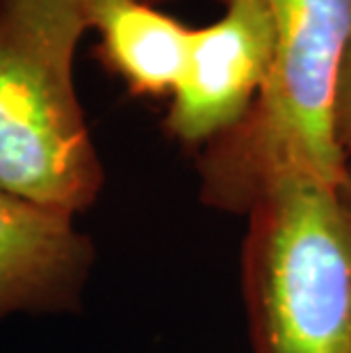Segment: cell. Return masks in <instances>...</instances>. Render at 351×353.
<instances>
[{
	"label": "cell",
	"instance_id": "3",
	"mask_svg": "<svg viewBox=\"0 0 351 353\" xmlns=\"http://www.w3.org/2000/svg\"><path fill=\"white\" fill-rule=\"evenodd\" d=\"M246 216L242 292L253 353H351L347 187L283 174Z\"/></svg>",
	"mask_w": 351,
	"mask_h": 353
},
{
	"label": "cell",
	"instance_id": "9",
	"mask_svg": "<svg viewBox=\"0 0 351 353\" xmlns=\"http://www.w3.org/2000/svg\"><path fill=\"white\" fill-rule=\"evenodd\" d=\"M347 203H349V212H351V185L347 187Z\"/></svg>",
	"mask_w": 351,
	"mask_h": 353
},
{
	"label": "cell",
	"instance_id": "6",
	"mask_svg": "<svg viewBox=\"0 0 351 353\" xmlns=\"http://www.w3.org/2000/svg\"><path fill=\"white\" fill-rule=\"evenodd\" d=\"M80 7L99 34L101 64L132 99L171 96L188 55L190 26L141 0H80Z\"/></svg>",
	"mask_w": 351,
	"mask_h": 353
},
{
	"label": "cell",
	"instance_id": "5",
	"mask_svg": "<svg viewBox=\"0 0 351 353\" xmlns=\"http://www.w3.org/2000/svg\"><path fill=\"white\" fill-rule=\"evenodd\" d=\"M96 246L76 216L0 190V321L78 314Z\"/></svg>",
	"mask_w": 351,
	"mask_h": 353
},
{
	"label": "cell",
	"instance_id": "4",
	"mask_svg": "<svg viewBox=\"0 0 351 353\" xmlns=\"http://www.w3.org/2000/svg\"><path fill=\"white\" fill-rule=\"evenodd\" d=\"M274 57V30L263 0H226V10L192 28L188 55L164 117V134L203 148L240 123L263 92Z\"/></svg>",
	"mask_w": 351,
	"mask_h": 353
},
{
	"label": "cell",
	"instance_id": "1",
	"mask_svg": "<svg viewBox=\"0 0 351 353\" xmlns=\"http://www.w3.org/2000/svg\"><path fill=\"white\" fill-rule=\"evenodd\" d=\"M274 57L263 92L240 123L199 153V196L208 208L242 212L283 174L349 187L335 134V94L351 37V0H263Z\"/></svg>",
	"mask_w": 351,
	"mask_h": 353
},
{
	"label": "cell",
	"instance_id": "2",
	"mask_svg": "<svg viewBox=\"0 0 351 353\" xmlns=\"http://www.w3.org/2000/svg\"><path fill=\"white\" fill-rule=\"evenodd\" d=\"M80 0H0V190L80 214L106 171L76 89Z\"/></svg>",
	"mask_w": 351,
	"mask_h": 353
},
{
	"label": "cell",
	"instance_id": "8",
	"mask_svg": "<svg viewBox=\"0 0 351 353\" xmlns=\"http://www.w3.org/2000/svg\"><path fill=\"white\" fill-rule=\"evenodd\" d=\"M141 3H148V5H155V7H162L164 3H171V0H141Z\"/></svg>",
	"mask_w": 351,
	"mask_h": 353
},
{
	"label": "cell",
	"instance_id": "7",
	"mask_svg": "<svg viewBox=\"0 0 351 353\" xmlns=\"http://www.w3.org/2000/svg\"><path fill=\"white\" fill-rule=\"evenodd\" d=\"M335 134L351 174V37L342 57L338 94H335Z\"/></svg>",
	"mask_w": 351,
	"mask_h": 353
}]
</instances>
